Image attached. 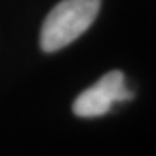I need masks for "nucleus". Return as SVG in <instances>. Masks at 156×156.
Listing matches in <instances>:
<instances>
[{"label":"nucleus","instance_id":"obj_1","mask_svg":"<svg viewBox=\"0 0 156 156\" xmlns=\"http://www.w3.org/2000/svg\"><path fill=\"white\" fill-rule=\"evenodd\" d=\"M101 0H61L48 13L41 29L39 45L44 52H56L74 42L93 25Z\"/></svg>","mask_w":156,"mask_h":156},{"label":"nucleus","instance_id":"obj_2","mask_svg":"<svg viewBox=\"0 0 156 156\" xmlns=\"http://www.w3.org/2000/svg\"><path fill=\"white\" fill-rule=\"evenodd\" d=\"M133 93L124 85L122 71H110L90 88L84 90L73 104V112L78 117H98L108 113L114 103L133 98Z\"/></svg>","mask_w":156,"mask_h":156}]
</instances>
